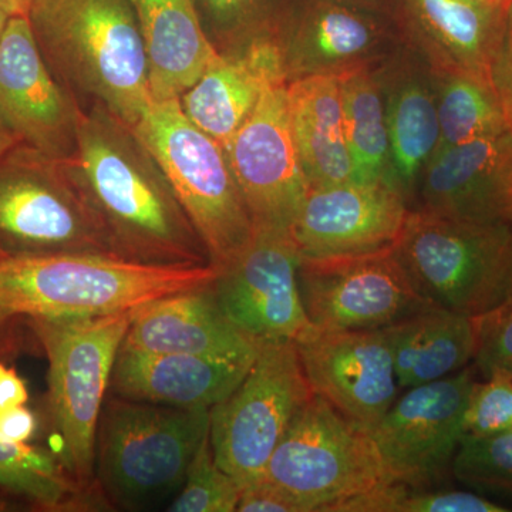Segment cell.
<instances>
[{"instance_id":"6da1fadb","label":"cell","mask_w":512,"mask_h":512,"mask_svg":"<svg viewBox=\"0 0 512 512\" xmlns=\"http://www.w3.org/2000/svg\"><path fill=\"white\" fill-rule=\"evenodd\" d=\"M66 165L114 255L150 265H210L200 235L133 127L100 107L83 109Z\"/></svg>"},{"instance_id":"7a4b0ae2","label":"cell","mask_w":512,"mask_h":512,"mask_svg":"<svg viewBox=\"0 0 512 512\" xmlns=\"http://www.w3.org/2000/svg\"><path fill=\"white\" fill-rule=\"evenodd\" d=\"M28 19L47 64L74 97L136 126L153 97L131 0H33Z\"/></svg>"},{"instance_id":"3957f363","label":"cell","mask_w":512,"mask_h":512,"mask_svg":"<svg viewBox=\"0 0 512 512\" xmlns=\"http://www.w3.org/2000/svg\"><path fill=\"white\" fill-rule=\"evenodd\" d=\"M211 265H150L114 255L0 256V309L23 319H89L136 311L211 284Z\"/></svg>"},{"instance_id":"277c9868","label":"cell","mask_w":512,"mask_h":512,"mask_svg":"<svg viewBox=\"0 0 512 512\" xmlns=\"http://www.w3.org/2000/svg\"><path fill=\"white\" fill-rule=\"evenodd\" d=\"M211 409H178L107 394L94 477L110 507L136 510L180 490L210 434Z\"/></svg>"},{"instance_id":"5b68a950","label":"cell","mask_w":512,"mask_h":512,"mask_svg":"<svg viewBox=\"0 0 512 512\" xmlns=\"http://www.w3.org/2000/svg\"><path fill=\"white\" fill-rule=\"evenodd\" d=\"M133 130L167 177L210 265L218 271L234 261L255 225L224 147L185 116L180 99L153 101Z\"/></svg>"},{"instance_id":"8992f818","label":"cell","mask_w":512,"mask_h":512,"mask_svg":"<svg viewBox=\"0 0 512 512\" xmlns=\"http://www.w3.org/2000/svg\"><path fill=\"white\" fill-rule=\"evenodd\" d=\"M136 311L89 319H26L49 363L47 412L57 437L55 453L77 481L96 490L97 426L111 370Z\"/></svg>"},{"instance_id":"52a82bcc","label":"cell","mask_w":512,"mask_h":512,"mask_svg":"<svg viewBox=\"0 0 512 512\" xmlns=\"http://www.w3.org/2000/svg\"><path fill=\"white\" fill-rule=\"evenodd\" d=\"M396 254L421 295L476 318L512 291V225L410 212Z\"/></svg>"},{"instance_id":"ba28073f","label":"cell","mask_w":512,"mask_h":512,"mask_svg":"<svg viewBox=\"0 0 512 512\" xmlns=\"http://www.w3.org/2000/svg\"><path fill=\"white\" fill-rule=\"evenodd\" d=\"M261 478L302 512H336L357 495L393 483L369 430L318 394L296 414Z\"/></svg>"},{"instance_id":"9c48e42d","label":"cell","mask_w":512,"mask_h":512,"mask_svg":"<svg viewBox=\"0 0 512 512\" xmlns=\"http://www.w3.org/2000/svg\"><path fill=\"white\" fill-rule=\"evenodd\" d=\"M0 252L114 255L66 160L23 144L0 156Z\"/></svg>"},{"instance_id":"30bf717a","label":"cell","mask_w":512,"mask_h":512,"mask_svg":"<svg viewBox=\"0 0 512 512\" xmlns=\"http://www.w3.org/2000/svg\"><path fill=\"white\" fill-rule=\"evenodd\" d=\"M313 393L295 342H262L251 369L210 410V440L222 470L244 487L258 480Z\"/></svg>"},{"instance_id":"8fae6325","label":"cell","mask_w":512,"mask_h":512,"mask_svg":"<svg viewBox=\"0 0 512 512\" xmlns=\"http://www.w3.org/2000/svg\"><path fill=\"white\" fill-rule=\"evenodd\" d=\"M303 305L313 328L384 329L429 309L396 247L367 254L302 258Z\"/></svg>"},{"instance_id":"7c38bea8","label":"cell","mask_w":512,"mask_h":512,"mask_svg":"<svg viewBox=\"0 0 512 512\" xmlns=\"http://www.w3.org/2000/svg\"><path fill=\"white\" fill-rule=\"evenodd\" d=\"M288 83L268 84L224 147L255 229L291 232L309 190L293 134Z\"/></svg>"},{"instance_id":"4fadbf2b","label":"cell","mask_w":512,"mask_h":512,"mask_svg":"<svg viewBox=\"0 0 512 512\" xmlns=\"http://www.w3.org/2000/svg\"><path fill=\"white\" fill-rule=\"evenodd\" d=\"M474 382L473 370L464 367L394 400L369 430L390 481L421 488L451 471Z\"/></svg>"},{"instance_id":"5bb4252c","label":"cell","mask_w":512,"mask_h":512,"mask_svg":"<svg viewBox=\"0 0 512 512\" xmlns=\"http://www.w3.org/2000/svg\"><path fill=\"white\" fill-rule=\"evenodd\" d=\"M301 252L291 232L255 229L247 248L211 282L215 299L255 342H296L313 329L299 288Z\"/></svg>"},{"instance_id":"9a60e30c","label":"cell","mask_w":512,"mask_h":512,"mask_svg":"<svg viewBox=\"0 0 512 512\" xmlns=\"http://www.w3.org/2000/svg\"><path fill=\"white\" fill-rule=\"evenodd\" d=\"M82 113L47 64L28 16H12L0 36V123L19 144L67 160Z\"/></svg>"},{"instance_id":"2e32d148","label":"cell","mask_w":512,"mask_h":512,"mask_svg":"<svg viewBox=\"0 0 512 512\" xmlns=\"http://www.w3.org/2000/svg\"><path fill=\"white\" fill-rule=\"evenodd\" d=\"M390 181L311 187L292 222L302 258L367 254L396 247L410 217Z\"/></svg>"},{"instance_id":"e0dca14e","label":"cell","mask_w":512,"mask_h":512,"mask_svg":"<svg viewBox=\"0 0 512 512\" xmlns=\"http://www.w3.org/2000/svg\"><path fill=\"white\" fill-rule=\"evenodd\" d=\"M295 346L313 393L367 430L399 397L392 350L383 329L313 328Z\"/></svg>"},{"instance_id":"ac0fdd59","label":"cell","mask_w":512,"mask_h":512,"mask_svg":"<svg viewBox=\"0 0 512 512\" xmlns=\"http://www.w3.org/2000/svg\"><path fill=\"white\" fill-rule=\"evenodd\" d=\"M423 210L512 225V130L437 151L423 171Z\"/></svg>"},{"instance_id":"d6986e66","label":"cell","mask_w":512,"mask_h":512,"mask_svg":"<svg viewBox=\"0 0 512 512\" xmlns=\"http://www.w3.org/2000/svg\"><path fill=\"white\" fill-rule=\"evenodd\" d=\"M127 348L212 359H255L259 345L227 318L211 284L164 296L134 312Z\"/></svg>"},{"instance_id":"ffe728a7","label":"cell","mask_w":512,"mask_h":512,"mask_svg":"<svg viewBox=\"0 0 512 512\" xmlns=\"http://www.w3.org/2000/svg\"><path fill=\"white\" fill-rule=\"evenodd\" d=\"M254 360L144 352L121 345L109 393L178 409H211L241 383Z\"/></svg>"},{"instance_id":"44dd1931","label":"cell","mask_w":512,"mask_h":512,"mask_svg":"<svg viewBox=\"0 0 512 512\" xmlns=\"http://www.w3.org/2000/svg\"><path fill=\"white\" fill-rule=\"evenodd\" d=\"M289 79L284 50L258 40L234 56H218L197 83L180 97L185 116L202 131L227 146L254 110L265 87Z\"/></svg>"},{"instance_id":"7402d4cb","label":"cell","mask_w":512,"mask_h":512,"mask_svg":"<svg viewBox=\"0 0 512 512\" xmlns=\"http://www.w3.org/2000/svg\"><path fill=\"white\" fill-rule=\"evenodd\" d=\"M143 36L153 101L180 99L218 56L192 0H131Z\"/></svg>"},{"instance_id":"603a6c76","label":"cell","mask_w":512,"mask_h":512,"mask_svg":"<svg viewBox=\"0 0 512 512\" xmlns=\"http://www.w3.org/2000/svg\"><path fill=\"white\" fill-rule=\"evenodd\" d=\"M436 73L466 72L491 82L508 9L488 0H407Z\"/></svg>"},{"instance_id":"cb8c5ba5","label":"cell","mask_w":512,"mask_h":512,"mask_svg":"<svg viewBox=\"0 0 512 512\" xmlns=\"http://www.w3.org/2000/svg\"><path fill=\"white\" fill-rule=\"evenodd\" d=\"M293 134L309 188L356 181L346 141L339 74L289 80Z\"/></svg>"},{"instance_id":"d4e9b609","label":"cell","mask_w":512,"mask_h":512,"mask_svg":"<svg viewBox=\"0 0 512 512\" xmlns=\"http://www.w3.org/2000/svg\"><path fill=\"white\" fill-rule=\"evenodd\" d=\"M400 389L436 382L473 360V318L431 306L383 329Z\"/></svg>"},{"instance_id":"484cf974","label":"cell","mask_w":512,"mask_h":512,"mask_svg":"<svg viewBox=\"0 0 512 512\" xmlns=\"http://www.w3.org/2000/svg\"><path fill=\"white\" fill-rule=\"evenodd\" d=\"M0 495L33 510L84 512L109 510L103 493L72 476L55 451L0 439Z\"/></svg>"},{"instance_id":"4316f807","label":"cell","mask_w":512,"mask_h":512,"mask_svg":"<svg viewBox=\"0 0 512 512\" xmlns=\"http://www.w3.org/2000/svg\"><path fill=\"white\" fill-rule=\"evenodd\" d=\"M376 45V30L365 18L343 6H323L303 26L291 49V59L286 60L288 77L362 69Z\"/></svg>"},{"instance_id":"83f0119b","label":"cell","mask_w":512,"mask_h":512,"mask_svg":"<svg viewBox=\"0 0 512 512\" xmlns=\"http://www.w3.org/2000/svg\"><path fill=\"white\" fill-rule=\"evenodd\" d=\"M339 76L346 141L355 164L357 183H393L387 107L379 84L367 67Z\"/></svg>"},{"instance_id":"f1b7e54d","label":"cell","mask_w":512,"mask_h":512,"mask_svg":"<svg viewBox=\"0 0 512 512\" xmlns=\"http://www.w3.org/2000/svg\"><path fill=\"white\" fill-rule=\"evenodd\" d=\"M387 127L393 183L404 194L439 147V114L433 94L421 83L403 84L390 100Z\"/></svg>"},{"instance_id":"f546056e","label":"cell","mask_w":512,"mask_h":512,"mask_svg":"<svg viewBox=\"0 0 512 512\" xmlns=\"http://www.w3.org/2000/svg\"><path fill=\"white\" fill-rule=\"evenodd\" d=\"M437 74L441 82L436 97L440 124L437 151L511 130L490 80L466 72Z\"/></svg>"},{"instance_id":"4dcf8cb0","label":"cell","mask_w":512,"mask_h":512,"mask_svg":"<svg viewBox=\"0 0 512 512\" xmlns=\"http://www.w3.org/2000/svg\"><path fill=\"white\" fill-rule=\"evenodd\" d=\"M504 505L460 490L426 491L400 483L380 485L339 505L336 512H505Z\"/></svg>"},{"instance_id":"1f68e13d","label":"cell","mask_w":512,"mask_h":512,"mask_svg":"<svg viewBox=\"0 0 512 512\" xmlns=\"http://www.w3.org/2000/svg\"><path fill=\"white\" fill-rule=\"evenodd\" d=\"M242 488L237 478L222 470L215 460L208 434L191 461L184 483L168 511L234 512Z\"/></svg>"},{"instance_id":"d6a6232c","label":"cell","mask_w":512,"mask_h":512,"mask_svg":"<svg viewBox=\"0 0 512 512\" xmlns=\"http://www.w3.org/2000/svg\"><path fill=\"white\" fill-rule=\"evenodd\" d=\"M451 473L471 487L512 495V430L490 437L464 436Z\"/></svg>"},{"instance_id":"836d02e7","label":"cell","mask_w":512,"mask_h":512,"mask_svg":"<svg viewBox=\"0 0 512 512\" xmlns=\"http://www.w3.org/2000/svg\"><path fill=\"white\" fill-rule=\"evenodd\" d=\"M464 436L490 437L512 430V377L493 375L474 382L464 412Z\"/></svg>"},{"instance_id":"e575fe53","label":"cell","mask_w":512,"mask_h":512,"mask_svg":"<svg viewBox=\"0 0 512 512\" xmlns=\"http://www.w3.org/2000/svg\"><path fill=\"white\" fill-rule=\"evenodd\" d=\"M476 350L473 360L478 372L487 377H512V291L491 311L473 318Z\"/></svg>"},{"instance_id":"d590c367","label":"cell","mask_w":512,"mask_h":512,"mask_svg":"<svg viewBox=\"0 0 512 512\" xmlns=\"http://www.w3.org/2000/svg\"><path fill=\"white\" fill-rule=\"evenodd\" d=\"M491 84L512 130V3L505 20L503 37L491 66Z\"/></svg>"},{"instance_id":"8d00e7d4","label":"cell","mask_w":512,"mask_h":512,"mask_svg":"<svg viewBox=\"0 0 512 512\" xmlns=\"http://www.w3.org/2000/svg\"><path fill=\"white\" fill-rule=\"evenodd\" d=\"M239 512H302L301 507L284 491L269 484L264 478L244 485L239 497Z\"/></svg>"},{"instance_id":"74e56055","label":"cell","mask_w":512,"mask_h":512,"mask_svg":"<svg viewBox=\"0 0 512 512\" xmlns=\"http://www.w3.org/2000/svg\"><path fill=\"white\" fill-rule=\"evenodd\" d=\"M37 420L28 407L19 406L0 413V439L9 443L28 444L35 436Z\"/></svg>"},{"instance_id":"f35d334b","label":"cell","mask_w":512,"mask_h":512,"mask_svg":"<svg viewBox=\"0 0 512 512\" xmlns=\"http://www.w3.org/2000/svg\"><path fill=\"white\" fill-rule=\"evenodd\" d=\"M29 400L28 387L13 367L0 362V413L25 406Z\"/></svg>"},{"instance_id":"ab89813d","label":"cell","mask_w":512,"mask_h":512,"mask_svg":"<svg viewBox=\"0 0 512 512\" xmlns=\"http://www.w3.org/2000/svg\"><path fill=\"white\" fill-rule=\"evenodd\" d=\"M20 319L0 309V355L12 349L13 329Z\"/></svg>"},{"instance_id":"60d3db41","label":"cell","mask_w":512,"mask_h":512,"mask_svg":"<svg viewBox=\"0 0 512 512\" xmlns=\"http://www.w3.org/2000/svg\"><path fill=\"white\" fill-rule=\"evenodd\" d=\"M33 0H0V8L10 16H28Z\"/></svg>"},{"instance_id":"b9f144b4","label":"cell","mask_w":512,"mask_h":512,"mask_svg":"<svg viewBox=\"0 0 512 512\" xmlns=\"http://www.w3.org/2000/svg\"><path fill=\"white\" fill-rule=\"evenodd\" d=\"M16 144H19L18 140L10 134L8 128L0 123V156L10 150V148L15 147Z\"/></svg>"},{"instance_id":"7bdbcfd3","label":"cell","mask_w":512,"mask_h":512,"mask_svg":"<svg viewBox=\"0 0 512 512\" xmlns=\"http://www.w3.org/2000/svg\"><path fill=\"white\" fill-rule=\"evenodd\" d=\"M208 2H210L212 8L218 10V12L228 13L239 8L244 0H208Z\"/></svg>"},{"instance_id":"ee69618b","label":"cell","mask_w":512,"mask_h":512,"mask_svg":"<svg viewBox=\"0 0 512 512\" xmlns=\"http://www.w3.org/2000/svg\"><path fill=\"white\" fill-rule=\"evenodd\" d=\"M10 18H12V16H10L5 9L0 8V36H2L3 30H5L6 25H8Z\"/></svg>"},{"instance_id":"f6af8a7d","label":"cell","mask_w":512,"mask_h":512,"mask_svg":"<svg viewBox=\"0 0 512 512\" xmlns=\"http://www.w3.org/2000/svg\"><path fill=\"white\" fill-rule=\"evenodd\" d=\"M488 2L494 3V5L504 6V8H510L512 0H488Z\"/></svg>"},{"instance_id":"bcb514c9","label":"cell","mask_w":512,"mask_h":512,"mask_svg":"<svg viewBox=\"0 0 512 512\" xmlns=\"http://www.w3.org/2000/svg\"><path fill=\"white\" fill-rule=\"evenodd\" d=\"M0 507H5V501H3L2 497H0Z\"/></svg>"},{"instance_id":"7dc6e473","label":"cell","mask_w":512,"mask_h":512,"mask_svg":"<svg viewBox=\"0 0 512 512\" xmlns=\"http://www.w3.org/2000/svg\"><path fill=\"white\" fill-rule=\"evenodd\" d=\"M0 256H2V252H0Z\"/></svg>"}]
</instances>
